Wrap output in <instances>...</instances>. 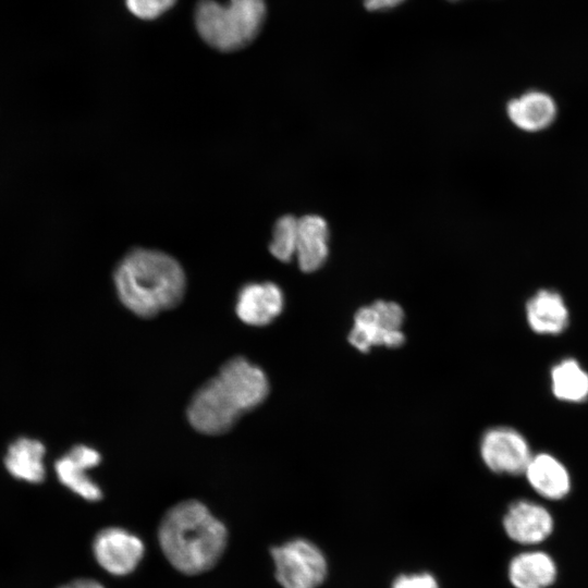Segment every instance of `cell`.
Returning <instances> with one entry per match:
<instances>
[{"label": "cell", "instance_id": "4fadbf2b", "mask_svg": "<svg viewBox=\"0 0 588 588\" xmlns=\"http://www.w3.org/2000/svg\"><path fill=\"white\" fill-rule=\"evenodd\" d=\"M524 475L529 486L547 500L560 501L571 492V474L552 454L542 452L532 455Z\"/></svg>", "mask_w": 588, "mask_h": 588}, {"label": "cell", "instance_id": "52a82bcc", "mask_svg": "<svg viewBox=\"0 0 588 588\" xmlns=\"http://www.w3.org/2000/svg\"><path fill=\"white\" fill-rule=\"evenodd\" d=\"M485 465L499 475H523L532 456L526 438L516 429L498 426L486 430L479 443Z\"/></svg>", "mask_w": 588, "mask_h": 588}, {"label": "cell", "instance_id": "44dd1931", "mask_svg": "<svg viewBox=\"0 0 588 588\" xmlns=\"http://www.w3.org/2000/svg\"><path fill=\"white\" fill-rule=\"evenodd\" d=\"M391 588H440L437 579L429 573L403 574L397 576Z\"/></svg>", "mask_w": 588, "mask_h": 588}, {"label": "cell", "instance_id": "484cf974", "mask_svg": "<svg viewBox=\"0 0 588 588\" xmlns=\"http://www.w3.org/2000/svg\"><path fill=\"white\" fill-rule=\"evenodd\" d=\"M452 1H457V0H452Z\"/></svg>", "mask_w": 588, "mask_h": 588}, {"label": "cell", "instance_id": "9a60e30c", "mask_svg": "<svg viewBox=\"0 0 588 588\" xmlns=\"http://www.w3.org/2000/svg\"><path fill=\"white\" fill-rule=\"evenodd\" d=\"M328 238V224L322 217L306 215L298 219L295 257L302 271H316L326 262Z\"/></svg>", "mask_w": 588, "mask_h": 588}, {"label": "cell", "instance_id": "5bb4252c", "mask_svg": "<svg viewBox=\"0 0 588 588\" xmlns=\"http://www.w3.org/2000/svg\"><path fill=\"white\" fill-rule=\"evenodd\" d=\"M507 578L514 588H550L558 578V565L544 551H524L511 559Z\"/></svg>", "mask_w": 588, "mask_h": 588}, {"label": "cell", "instance_id": "30bf717a", "mask_svg": "<svg viewBox=\"0 0 588 588\" xmlns=\"http://www.w3.org/2000/svg\"><path fill=\"white\" fill-rule=\"evenodd\" d=\"M282 290L272 282L248 283L238 292L235 311L249 326H267L283 310Z\"/></svg>", "mask_w": 588, "mask_h": 588}, {"label": "cell", "instance_id": "8fae6325", "mask_svg": "<svg viewBox=\"0 0 588 588\" xmlns=\"http://www.w3.org/2000/svg\"><path fill=\"white\" fill-rule=\"evenodd\" d=\"M505 111L511 123L518 130L538 133L554 123L558 117V105L550 94L531 89L511 98Z\"/></svg>", "mask_w": 588, "mask_h": 588}, {"label": "cell", "instance_id": "7a4b0ae2", "mask_svg": "<svg viewBox=\"0 0 588 588\" xmlns=\"http://www.w3.org/2000/svg\"><path fill=\"white\" fill-rule=\"evenodd\" d=\"M113 280L122 304L143 318L175 307L186 290L180 262L163 252L148 248L126 254L117 266Z\"/></svg>", "mask_w": 588, "mask_h": 588}, {"label": "cell", "instance_id": "e0dca14e", "mask_svg": "<svg viewBox=\"0 0 588 588\" xmlns=\"http://www.w3.org/2000/svg\"><path fill=\"white\" fill-rule=\"evenodd\" d=\"M552 394L562 402L581 403L588 399V372L574 358H564L550 370Z\"/></svg>", "mask_w": 588, "mask_h": 588}, {"label": "cell", "instance_id": "9c48e42d", "mask_svg": "<svg viewBox=\"0 0 588 588\" xmlns=\"http://www.w3.org/2000/svg\"><path fill=\"white\" fill-rule=\"evenodd\" d=\"M502 525L512 541L535 546L544 542L553 534L554 518L542 504L519 499L509 505Z\"/></svg>", "mask_w": 588, "mask_h": 588}, {"label": "cell", "instance_id": "ffe728a7", "mask_svg": "<svg viewBox=\"0 0 588 588\" xmlns=\"http://www.w3.org/2000/svg\"><path fill=\"white\" fill-rule=\"evenodd\" d=\"M176 0H125L128 11L142 20H154L170 10Z\"/></svg>", "mask_w": 588, "mask_h": 588}, {"label": "cell", "instance_id": "7c38bea8", "mask_svg": "<svg viewBox=\"0 0 588 588\" xmlns=\"http://www.w3.org/2000/svg\"><path fill=\"white\" fill-rule=\"evenodd\" d=\"M529 328L538 334L556 335L569 323V311L563 296L552 289L535 292L525 305Z\"/></svg>", "mask_w": 588, "mask_h": 588}, {"label": "cell", "instance_id": "ac0fdd59", "mask_svg": "<svg viewBox=\"0 0 588 588\" xmlns=\"http://www.w3.org/2000/svg\"><path fill=\"white\" fill-rule=\"evenodd\" d=\"M54 469L60 482L81 498L87 501H98L102 498L101 489L87 474L88 468L69 454L56 462Z\"/></svg>", "mask_w": 588, "mask_h": 588}, {"label": "cell", "instance_id": "d4e9b609", "mask_svg": "<svg viewBox=\"0 0 588 588\" xmlns=\"http://www.w3.org/2000/svg\"><path fill=\"white\" fill-rule=\"evenodd\" d=\"M60 588H72V587H71V585L69 584V585L62 586V587H60Z\"/></svg>", "mask_w": 588, "mask_h": 588}, {"label": "cell", "instance_id": "7402d4cb", "mask_svg": "<svg viewBox=\"0 0 588 588\" xmlns=\"http://www.w3.org/2000/svg\"><path fill=\"white\" fill-rule=\"evenodd\" d=\"M68 454L88 469L96 467L101 461V456L97 450L84 444L75 445Z\"/></svg>", "mask_w": 588, "mask_h": 588}, {"label": "cell", "instance_id": "8992f818", "mask_svg": "<svg viewBox=\"0 0 588 588\" xmlns=\"http://www.w3.org/2000/svg\"><path fill=\"white\" fill-rule=\"evenodd\" d=\"M404 311L390 301H376L357 310L348 333L350 343L360 352L373 346L396 347L403 344Z\"/></svg>", "mask_w": 588, "mask_h": 588}, {"label": "cell", "instance_id": "d6986e66", "mask_svg": "<svg viewBox=\"0 0 588 588\" xmlns=\"http://www.w3.org/2000/svg\"><path fill=\"white\" fill-rule=\"evenodd\" d=\"M298 219L291 215L279 218L274 224L269 244L271 255L282 262L295 256Z\"/></svg>", "mask_w": 588, "mask_h": 588}, {"label": "cell", "instance_id": "277c9868", "mask_svg": "<svg viewBox=\"0 0 588 588\" xmlns=\"http://www.w3.org/2000/svg\"><path fill=\"white\" fill-rule=\"evenodd\" d=\"M265 19V0H229L225 4L203 0L195 11L199 36L220 51L247 46L260 32Z\"/></svg>", "mask_w": 588, "mask_h": 588}, {"label": "cell", "instance_id": "cb8c5ba5", "mask_svg": "<svg viewBox=\"0 0 588 588\" xmlns=\"http://www.w3.org/2000/svg\"><path fill=\"white\" fill-rule=\"evenodd\" d=\"M72 588H105L95 579H77L71 583Z\"/></svg>", "mask_w": 588, "mask_h": 588}, {"label": "cell", "instance_id": "3957f363", "mask_svg": "<svg viewBox=\"0 0 588 588\" xmlns=\"http://www.w3.org/2000/svg\"><path fill=\"white\" fill-rule=\"evenodd\" d=\"M158 539L168 561L180 572L195 575L211 568L228 540L224 525L199 501H183L163 516Z\"/></svg>", "mask_w": 588, "mask_h": 588}, {"label": "cell", "instance_id": "6da1fadb", "mask_svg": "<svg viewBox=\"0 0 588 588\" xmlns=\"http://www.w3.org/2000/svg\"><path fill=\"white\" fill-rule=\"evenodd\" d=\"M268 393L269 382L261 368L244 357L232 358L191 400L189 424L205 434L224 433Z\"/></svg>", "mask_w": 588, "mask_h": 588}, {"label": "cell", "instance_id": "603a6c76", "mask_svg": "<svg viewBox=\"0 0 588 588\" xmlns=\"http://www.w3.org/2000/svg\"><path fill=\"white\" fill-rule=\"evenodd\" d=\"M405 0H363V3L367 10L381 11L395 8Z\"/></svg>", "mask_w": 588, "mask_h": 588}, {"label": "cell", "instance_id": "ba28073f", "mask_svg": "<svg viewBox=\"0 0 588 588\" xmlns=\"http://www.w3.org/2000/svg\"><path fill=\"white\" fill-rule=\"evenodd\" d=\"M144 551L142 539L121 527L105 528L93 541L97 563L114 576L132 573L142 561Z\"/></svg>", "mask_w": 588, "mask_h": 588}, {"label": "cell", "instance_id": "2e32d148", "mask_svg": "<svg viewBox=\"0 0 588 588\" xmlns=\"http://www.w3.org/2000/svg\"><path fill=\"white\" fill-rule=\"evenodd\" d=\"M45 453L46 448L39 440L19 438L8 448L4 456L5 468L17 479L39 483L46 475Z\"/></svg>", "mask_w": 588, "mask_h": 588}, {"label": "cell", "instance_id": "5b68a950", "mask_svg": "<svg viewBox=\"0 0 588 588\" xmlns=\"http://www.w3.org/2000/svg\"><path fill=\"white\" fill-rule=\"evenodd\" d=\"M275 578L282 588H318L328 564L322 551L307 539H293L271 549Z\"/></svg>", "mask_w": 588, "mask_h": 588}]
</instances>
